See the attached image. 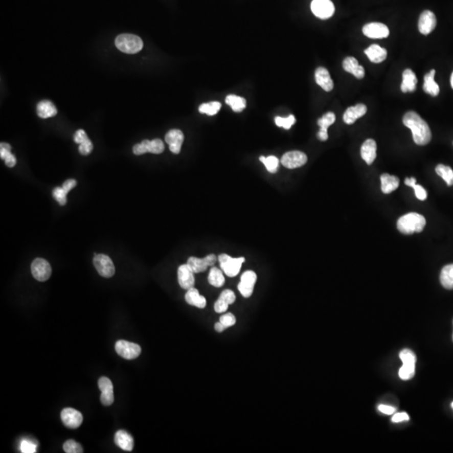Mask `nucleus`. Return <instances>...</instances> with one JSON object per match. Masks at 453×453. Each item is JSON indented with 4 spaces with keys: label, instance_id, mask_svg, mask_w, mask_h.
<instances>
[{
    "label": "nucleus",
    "instance_id": "17",
    "mask_svg": "<svg viewBox=\"0 0 453 453\" xmlns=\"http://www.w3.org/2000/svg\"><path fill=\"white\" fill-rule=\"evenodd\" d=\"M166 142L169 145L170 150L174 154H179L182 150L183 141H184V134L179 129H171L166 133Z\"/></svg>",
    "mask_w": 453,
    "mask_h": 453
},
{
    "label": "nucleus",
    "instance_id": "3",
    "mask_svg": "<svg viewBox=\"0 0 453 453\" xmlns=\"http://www.w3.org/2000/svg\"><path fill=\"white\" fill-rule=\"evenodd\" d=\"M115 46L126 54H135L141 52L144 44L141 37L131 34H122L115 39Z\"/></svg>",
    "mask_w": 453,
    "mask_h": 453
},
{
    "label": "nucleus",
    "instance_id": "40",
    "mask_svg": "<svg viewBox=\"0 0 453 453\" xmlns=\"http://www.w3.org/2000/svg\"><path fill=\"white\" fill-rule=\"evenodd\" d=\"M399 358L401 360L403 364H412L416 365V354L410 350V349H404L399 353Z\"/></svg>",
    "mask_w": 453,
    "mask_h": 453
},
{
    "label": "nucleus",
    "instance_id": "18",
    "mask_svg": "<svg viewBox=\"0 0 453 453\" xmlns=\"http://www.w3.org/2000/svg\"><path fill=\"white\" fill-rule=\"evenodd\" d=\"M315 82L326 92L332 91L333 88L332 82L330 73L327 69L324 67H318L315 73Z\"/></svg>",
    "mask_w": 453,
    "mask_h": 453
},
{
    "label": "nucleus",
    "instance_id": "23",
    "mask_svg": "<svg viewBox=\"0 0 453 453\" xmlns=\"http://www.w3.org/2000/svg\"><path fill=\"white\" fill-rule=\"evenodd\" d=\"M185 300L189 305L196 306L197 308L203 309L207 306L205 297L200 295L198 290L194 287L187 290V294L185 295Z\"/></svg>",
    "mask_w": 453,
    "mask_h": 453
},
{
    "label": "nucleus",
    "instance_id": "12",
    "mask_svg": "<svg viewBox=\"0 0 453 453\" xmlns=\"http://www.w3.org/2000/svg\"><path fill=\"white\" fill-rule=\"evenodd\" d=\"M61 421L64 425L70 429H77L79 427L83 421L81 412L73 408H65L61 411Z\"/></svg>",
    "mask_w": 453,
    "mask_h": 453
},
{
    "label": "nucleus",
    "instance_id": "46",
    "mask_svg": "<svg viewBox=\"0 0 453 453\" xmlns=\"http://www.w3.org/2000/svg\"><path fill=\"white\" fill-rule=\"evenodd\" d=\"M229 305L225 301L218 298L214 304V311L217 313H224L229 309Z\"/></svg>",
    "mask_w": 453,
    "mask_h": 453
},
{
    "label": "nucleus",
    "instance_id": "8",
    "mask_svg": "<svg viewBox=\"0 0 453 453\" xmlns=\"http://www.w3.org/2000/svg\"><path fill=\"white\" fill-rule=\"evenodd\" d=\"M115 350L119 356L129 360L134 359L141 353V346L124 340H119L116 343Z\"/></svg>",
    "mask_w": 453,
    "mask_h": 453
},
{
    "label": "nucleus",
    "instance_id": "57",
    "mask_svg": "<svg viewBox=\"0 0 453 453\" xmlns=\"http://www.w3.org/2000/svg\"><path fill=\"white\" fill-rule=\"evenodd\" d=\"M451 407H452V409H453V402H452V403H451Z\"/></svg>",
    "mask_w": 453,
    "mask_h": 453
},
{
    "label": "nucleus",
    "instance_id": "26",
    "mask_svg": "<svg viewBox=\"0 0 453 453\" xmlns=\"http://www.w3.org/2000/svg\"><path fill=\"white\" fill-rule=\"evenodd\" d=\"M381 190L384 194H389L394 192L399 187V180L397 176L383 174L380 176Z\"/></svg>",
    "mask_w": 453,
    "mask_h": 453
},
{
    "label": "nucleus",
    "instance_id": "50",
    "mask_svg": "<svg viewBox=\"0 0 453 453\" xmlns=\"http://www.w3.org/2000/svg\"><path fill=\"white\" fill-rule=\"evenodd\" d=\"M378 411L382 413L386 414V415H391L395 411V408L390 405H386V404H380L378 407Z\"/></svg>",
    "mask_w": 453,
    "mask_h": 453
},
{
    "label": "nucleus",
    "instance_id": "29",
    "mask_svg": "<svg viewBox=\"0 0 453 453\" xmlns=\"http://www.w3.org/2000/svg\"><path fill=\"white\" fill-rule=\"evenodd\" d=\"M436 71H431L430 73L425 74L424 77V85L423 89L426 94H430L432 96L437 97L440 93V87L437 82H435L434 77Z\"/></svg>",
    "mask_w": 453,
    "mask_h": 453
},
{
    "label": "nucleus",
    "instance_id": "42",
    "mask_svg": "<svg viewBox=\"0 0 453 453\" xmlns=\"http://www.w3.org/2000/svg\"><path fill=\"white\" fill-rule=\"evenodd\" d=\"M219 322L224 325V327L226 328H229V327H233V326L236 324L237 321L236 318H235V315L234 314L226 313V314L221 315Z\"/></svg>",
    "mask_w": 453,
    "mask_h": 453
},
{
    "label": "nucleus",
    "instance_id": "54",
    "mask_svg": "<svg viewBox=\"0 0 453 453\" xmlns=\"http://www.w3.org/2000/svg\"><path fill=\"white\" fill-rule=\"evenodd\" d=\"M214 328H215L216 332H219V333H221V332L225 331V329H227L226 327H224V325L222 324V323H220V322L216 323L215 326H214Z\"/></svg>",
    "mask_w": 453,
    "mask_h": 453
},
{
    "label": "nucleus",
    "instance_id": "43",
    "mask_svg": "<svg viewBox=\"0 0 453 453\" xmlns=\"http://www.w3.org/2000/svg\"><path fill=\"white\" fill-rule=\"evenodd\" d=\"M36 444L28 440H24L20 444V450L23 453L36 452Z\"/></svg>",
    "mask_w": 453,
    "mask_h": 453
},
{
    "label": "nucleus",
    "instance_id": "14",
    "mask_svg": "<svg viewBox=\"0 0 453 453\" xmlns=\"http://www.w3.org/2000/svg\"><path fill=\"white\" fill-rule=\"evenodd\" d=\"M194 274L188 264H182L177 270L178 282L180 287L184 290H189L194 287Z\"/></svg>",
    "mask_w": 453,
    "mask_h": 453
},
{
    "label": "nucleus",
    "instance_id": "56",
    "mask_svg": "<svg viewBox=\"0 0 453 453\" xmlns=\"http://www.w3.org/2000/svg\"><path fill=\"white\" fill-rule=\"evenodd\" d=\"M451 87H452V88H453V73L451 76Z\"/></svg>",
    "mask_w": 453,
    "mask_h": 453
},
{
    "label": "nucleus",
    "instance_id": "22",
    "mask_svg": "<svg viewBox=\"0 0 453 453\" xmlns=\"http://www.w3.org/2000/svg\"><path fill=\"white\" fill-rule=\"evenodd\" d=\"M376 142L372 139H369L363 144L361 147V156L368 165H371L374 162V160L376 159Z\"/></svg>",
    "mask_w": 453,
    "mask_h": 453
},
{
    "label": "nucleus",
    "instance_id": "47",
    "mask_svg": "<svg viewBox=\"0 0 453 453\" xmlns=\"http://www.w3.org/2000/svg\"><path fill=\"white\" fill-rule=\"evenodd\" d=\"M414 191H415V194H416V197L419 199V200H421V201H424L427 197V193H426V191H425L424 188H423L420 185H414L413 187Z\"/></svg>",
    "mask_w": 453,
    "mask_h": 453
},
{
    "label": "nucleus",
    "instance_id": "36",
    "mask_svg": "<svg viewBox=\"0 0 453 453\" xmlns=\"http://www.w3.org/2000/svg\"><path fill=\"white\" fill-rule=\"evenodd\" d=\"M259 161L264 164L265 168L269 172L276 173L278 170L280 162H279L277 157L274 156V155L268 157L261 156L259 158Z\"/></svg>",
    "mask_w": 453,
    "mask_h": 453
},
{
    "label": "nucleus",
    "instance_id": "5",
    "mask_svg": "<svg viewBox=\"0 0 453 453\" xmlns=\"http://www.w3.org/2000/svg\"><path fill=\"white\" fill-rule=\"evenodd\" d=\"M164 150H165V145L163 141L159 139H155L153 141L145 140L141 144L134 145L133 148V154L136 155H141L147 152H150L152 154H162Z\"/></svg>",
    "mask_w": 453,
    "mask_h": 453
},
{
    "label": "nucleus",
    "instance_id": "32",
    "mask_svg": "<svg viewBox=\"0 0 453 453\" xmlns=\"http://www.w3.org/2000/svg\"><path fill=\"white\" fill-rule=\"evenodd\" d=\"M225 101L227 104L230 106L234 112H242L246 108V100L242 97L229 95Z\"/></svg>",
    "mask_w": 453,
    "mask_h": 453
},
{
    "label": "nucleus",
    "instance_id": "16",
    "mask_svg": "<svg viewBox=\"0 0 453 453\" xmlns=\"http://www.w3.org/2000/svg\"><path fill=\"white\" fill-rule=\"evenodd\" d=\"M437 26V18L433 12L425 10L423 12L419 19V31L422 35H429Z\"/></svg>",
    "mask_w": 453,
    "mask_h": 453
},
{
    "label": "nucleus",
    "instance_id": "27",
    "mask_svg": "<svg viewBox=\"0 0 453 453\" xmlns=\"http://www.w3.org/2000/svg\"><path fill=\"white\" fill-rule=\"evenodd\" d=\"M36 111L38 116L41 119L54 117L57 115L56 106L49 100H43L38 103Z\"/></svg>",
    "mask_w": 453,
    "mask_h": 453
},
{
    "label": "nucleus",
    "instance_id": "13",
    "mask_svg": "<svg viewBox=\"0 0 453 453\" xmlns=\"http://www.w3.org/2000/svg\"><path fill=\"white\" fill-rule=\"evenodd\" d=\"M363 33L371 39H382L388 37L390 30L384 24L373 22L367 24L363 28Z\"/></svg>",
    "mask_w": 453,
    "mask_h": 453
},
{
    "label": "nucleus",
    "instance_id": "25",
    "mask_svg": "<svg viewBox=\"0 0 453 453\" xmlns=\"http://www.w3.org/2000/svg\"><path fill=\"white\" fill-rule=\"evenodd\" d=\"M115 442L119 447L124 451H130L133 450V439L130 435L125 431H118L115 434Z\"/></svg>",
    "mask_w": 453,
    "mask_h": 453
},
{
    "label": "nucleus",
    "instance_id": "49",
    "mask_svg": "<svg viewBox=\"0 0 453 453\" xmlns=\"http://www.w3.org/2000/svg\"><path fill=\"white\" fill-rule=\"evenodd\" d=\"M410 420V416L406 413H397L392 417L393 422L398 423L401 421H408Z\"/></svg>",
    "mask_w": 453,
    "mask_h": 453
},
{
    "label": "nucleus",
    "instance_id": "37",
    "mask_svg": "<svg viewBox=\"0 0 453 453\" xmlns=\"http://www.w3.org/2000/svg\"><path fill=\"white\" fill-rule=\"evenodd\" d=\"M416 365L412 364H403V366L400 368L399 371V378L403 380H409L413 378L416 372Z\"/></svg>",
    "mask_w": 453,
    "mask_h": 453
},
{
    "label": "nucleus",
    "instance_id": "31",
    "mask_svg": "<svg viewBox=\"0 0 453 453\" xmlns=\"http://www.w3.org/2000/svg\"><path fill=\"white\" fill-rule=\"evenodd\" d=\"M208 282L214 287H222L224 285L225 278L222 269L217 267H212L208 275Z\"/></svg>",
    "mask_w": 453,
    "mask_h": 453
},
{
    "label": "nucleus",
    "instance_id": "21",
    "mask_svg": "<svg viewBox=\"0 0 453 453\" xmlns=\"http://www.w3.org/2000/svg\"><path fill=\"white\" fill-rule=\"evenodd\" d=\"M343 66L347 73L353 74L358 79H362L363 77H365V68L358 64V61L354 57H352V56L346 57L343 62Z\"/></svg>",
    "mask_w": 453,
    "mask_h": 453
},
{
    "label": "nucleus",
    "instance_id": "30",
    "mask_svg": "<svg viewBox=\"0 0 453 453\" xmlns=\"http://www.w3.org/2000/svg\"><path fill=\"white\" fill-rule=\"evenodd\" d=\"M441 284L447 290H453V264L443 267L440 276Z\"/></svg>",
    "mask_w": 453,
    "mask_h": 453
},
{
    "label": "nucleus",
    "instance_id": "9",
    "mask_svg": "<svg viewBox=\"0 0 453 453\" xmlns=\"http://www.w3.org/2000/svg\"><path fill=\"white\" fill-rule=\"evenodd\" d=\"M31 272L34 278L38 281H47L52 275L51 264L46 259H35L31 264Z\"/></svg>",
    "mask_w": 453,
    "mask_h": 453
},
{
    "label": "nucleus",
    "instance_id": "7",
    "mask_svg": "<svg viewBox=\"0 0 453 453\" xmlns=\"http://www.w3.org/2000/svg\"><path fill=\"white\" fill-rule=\"evenodd\" d=\"M94 264L101 276L105 278H110L115 276V264L108 255H95L94 258Z\"/></svg>",
    "mask_w": 453,
    "mask_h": 453
},
{
    "label": "nucleus",
    "instance_id": "53",
    "mask_svg": "<svg viewBox=\"0 0 453 453\" xmlns=\"http://www.w3.org/2000/svg\"><path fill=\"white\" fill-rule=\"evenodd\" d=\"M205 259L206 261H207V263H208V265H209V266H213V265L216 264V262H217L218 258H217V256H216L215 255H213V254H212V255H208V256H206Z\"/></svg>",
    "mask_w": 453,
    "mask_h": 453
},
{
    "label": "nucleus",
    "instance_id": "38",
    "mask_svg": "<svg viewBox=\"0 0 453 453\" xmlns=\"http://www.w3.org/2000/svg\"><path fill=\"white\" fill-rule=\"evenodd\" d=\"M63 449L66 453H82L83 449L79 443L73 440H68L64 443Z\"/></svg>",
    "mask_w": 453,
    "mask_h": 453
},
{
    "label": "nucleus",
    "instance_id": "2",
    "mask_svg": "<svg viewBox=\"0 0 453 453\" xmlns=\"http://www.w3.org/2000/svg\"><path fill=\"white\" fill-rule=\"evenodd\" d=\"M425 218L416 213H407L399 217L397 222V229L404 234H412L421 233L425 228Z\"/></svg>",
    "mask_w": 453,
    "mask_h": 453
},
{
    "label": "nucleus",
    "instance_id": "41",
    "mask_svg": "<svg viewBox=\"0 0 453 453\" xmlns=\"http://www.w3.org/2000/svg\"><path fill=\"white\" fill-rule=\"evenodd\" d=\"M67 194L68 192L62 187H56L53 190V196H54V198L61 206L66 204V196H67Z\"/></svg>",
    "mask_w": 453,
    "mask_h": 453
},
{
    "label": "nucleus",
    "instance_id": "4",
    "mask_svg": "<svg viewBox=\"0 0 453 453\" xmlns=\"http://www.w3.org/2000/svg\"><path fill=\"white\" fill-rule=\"evenodd\" d=\"M220 267L222 272L229 277H235L240 272L242 264L245 262L243 257L233 258L226 254L218 256Z\"/></svg>",
    "mask_w": 453,
    "mask_h": 453
},
{
    "label": "nucleus",
    "instance_id": "28",
    "mask_svg": "<svg viewBox=\"0 0 453 453\" xmlns=\"http://www.w3.org/2000/svg\"><path fill=\"white\" fill-rule=\"evenodd\" d=\"M416 84H417V77L416 74L413 73V71L411 69H406L403 73V82H402L401 91L405 94L408 92H414L416 90Z\"/></svg>",
    "mask_w": 453,
    "mask_h": 453
},
{
    "label": "nucleus",
    "instance_id": "11",
    "mask_svg": "<svg viewBox=\"0 0 453 453\" xmlns=\"http://www.w3.org/2000/svg\"><path fill=\"white\" fill-rule=\"evenodd\" d=\"M307 162L306 154L302 151H289L281 158V164L285 168L296 169L304 166Z\"/></svg>",
    "mask_w": 453,
    "mask_h": 453
},
{
    "label": "nucleus",
    "instance_id": "51",
    "mask_svg": "<svg viewBox=\"0 0 453 453\" xmlns=\"http://www.w3.org/2000/svg\"><path fill=\"white\" fill-rule=\"evenodd\" d=\"M5 162L8 167L12 168V167H14V166H15V164H16V158H15L14 154L10 153V154H8L6 158H5Z\"/></svg>",
    "mask_w": 453,
    "mask_h": 453
},
{
    "label": "nucleus",
    "instance_id": "39",
    "mask_svg": "<svg viewBox=\"0 0 453 453\" xmlns=\"http://www.w3.org/2000/svg\"><path fill=\"white\" fill-rule=\"evenodd\" d=\"M295 123H296V118L294 115H290L287 118H276V125L278 127H282L285 129H290Z\"/></svg>",
    "mask_w": 453,
    "mask_h": 453
},
{
    "label": "nucleus",
    "instance_id": "35",
    "mask_svg": "<svg viewBox=\"0 0 453 453\" xmlns=\"http://www.w3.org/2000/svg\"><path fill=\"white\" fill-rule=\"evenodd\" d=\"M222 105L218 102H211V103H203L199 107V112L204 115L213 116L217 115Z\"/></svg>",
    "mask_w": 453,
    "mask_h": 453
},
{
    "label": "nucleus",
    "instance_id": "58",
    "mask_svg": "<svg viewBox=\"0 0 453 453\" xmlns=\"http://www.w3.org/2000/svg\"><path fill=\"white\" fill-rule=\"evenodd\" d=\"M452 341H453V333H452Z\"/></svg>",
    "mask_w": 453,
    "mask_h": 453
},
{
    "label": "nucleus",
    "instance_id": "20",
    "mask_svg": "<svg viewBox=\"0 0 453 453\" xmlns=\"http://www.w3.org/2000/svg\"><path fill=\"white\" fill-rule=\"evenodd\" d=\"M366 112H367V107L363 103L349 107L344 112V121L347 124H353L357 119L363 117Z\"/></svg>",
    "mask_w": 453,
    "mask_h": 453
},
{
    "label": "nucleus",
    "instance_id": "55",
    "mask_svg": "<svg viewBox=\"0 0 453 453\" xmlns=\"http://www.w3.org/2000/svg\"><path fill=\"white\" fill-rule=\"evenodd\" d=\"M404 183L406 186H409V187H413L414 185L416 184V178L411 177V178H406L405 180H404Z\"/></svg>",
    "mask_w": 453,
    "mask_h": 453
},
{
    "label": "nucleus",
    "instance_id": "10",
    "mask_svg": "<svg viewBox=\"0 0 453 453\" xmlns=\"http://www.w3.org/2000/svg\"><path fill=\"white\" fill-rule=\"evenodd\" d=\"M256 281H257V275L254 271H246L241 276L240 282L238 284V289L243 297L248 298L252 296Z\"/></svg>",
    "mask_w": 453,
    "mask_h": 453
},
{
    "label": "nucleus",
    "instance_id": "52",
    "mask_svg": "<svg viewBox=\"0 0 453 453\" xmlns=\"http://www.w3.org/2000/svg\"><path fill=\"white\" fill-rule=\"evenodd\" d=\"M77 186V182L74 179H69V180H65V183H63V187L64 189L66 191V192H70L71 190L73 189L74 187Z\"/></svg>",
    "mask_w": 453,
    "mask_h": 453
},
{
    "label": "nucleus",
    "instance_id": "19",
    "mask_svg": "<svg viewBox=\"0 0 453 453\" xmlns=\"http://www.w3.org/2000/svg\"><path fill=\"white\" fill-rule=\"evenodd\" d=\"M336 121V116L332 112H327L323 115V117L318 119V124L320 127V130L318 132V137L320 141H326L328 139L327 129Z\"/></svg>",
    "mask_w": 453,
    "mask_h": 453
},
{
    "label": "nucleus",
    "instance_id": "34",
    "mask_svg": "<svg viewBox=\"0 0 453 453\" xmlns=\"http://www.w3.org/2000/svg\"><path fill=\"white\" fill-rule=\"evenodd\" d=\"M436 172H437V175H440L446 182L447 186H449V187L452 186L453 171L450 166H444V165L440 164L436 167Z\"/></svg>",
    "mask_w": 453,
    "mask_h": 453
},
{
    "label": "nucleus",
    "instance_id": "45",
    "mask_svg": "<svg viewBox=\"0 0 453 453\" xmlns=\"http://www.w3.org/2000/svg\"><path fill=\"white\" fill-rule=\"evenodd\" d=\"M94 149V145L90 140H86L84 142L80 144L79 152L82 155H88Z\"/></svg>",
    "mask_w": 453,
    "mask_h": 453
},
{
    "label": "nucleus",
    "instance_id": "1",
    "mask_svg": "<svg viewBox=\"0 0 453 453\" xmlns=\"http://www.w3.org/2000/svg\"><path fill=\"white\" fill-rule=\"evenodd\" d=\"M403 123L412 131L414 142L416 145H425L432 141V131L427 123L414 111H409L404 115Z\"/></svg>",
    "mask_w": 453,
    "mask_h": 453
},
{
    "label": "nucleus",
    "instance_id": "24",
    "mask_svg": "<svg viewBox=\"0 0 453 453\" xmlns=\"http://www.w3.org/2000/svg\"><path fill=\"white\" fill-rule=\"evenodd\" d=\"M365 54L367 55L369 60L374 63H380L387 57V51L378 44H374L365 50Z\"/></svg>",
    "mask_w": 453,
    "mask_h": 453
},
{
    "label": "nucleus",
    "instance_id": "48",
    "mask_svg": "<svg viewBox=\"0 0 453 453\" xmlns=\"http://www.w3.org/2000/svg\"><path fill=\"white\" fill-rule=\"evenodd\" d=\"M86 140H88V137L86 135V132H85L83 129H79V130H77L75 134H74V141H75L77 144H82V143L86 141Z\"/></svg>",
    "mask_w": 453,
    "mask_h": 453
},
{
    "label": "nucleus",
    "instance_id": "44",
    "mask_svg": "<svg viewBox=\"0 0 453 453\" xmlns=\"http://www.w3.org/2000/svg\"><path fill=\"white\" fill-rule=\"evenodd\" d=\"M219 298L223 300L229 305L234 304L236 301V296L234 294V292L231 290H224L220 295Z\"/></svg>",
    "mask_w": 453,
    "mask_h": 453
},
{
    "label": "nucleus",
    "instance_id": "15",
    "mask_svg": "<svg viewBox=\"0 0 453 453\" xmlns=\"http://www.w3.org/2000/svg\"><path fill=\"white\" fill-rule=\"evenodd\" d=\"M98 386L102 392L100 397L102 404L105 406L111 405L115 401L114 386H112V382L107 377H102L98 380Z\"/></svg>",
    "mask_w": 453,
    "mask_h": 453
},
{
    "label": "nucleus",
    "instance_id": "6",
    "mask_svg": "<svg viewBox=\"0 0 453 453\" xmlns=\"http://www.w3.org/2000/svg\"><path fill=\"white\" fill-rule=\"evenodd\" d=\"M311 9L313 14L322 19H329L335 12L334 5L331 0H312Z\"/></svg>",
    "mask_w": 453,
    "mask_h": 453
},
{
    "label": "nucleus",
    "instance_id": "33",
    "mask_svg": "<svg viewBox=\"0 0 453 453\" xmlns=\"http://www.w3.org/2000/svg\"><path fill=\"white\" fill-rule=\"evenodd\" d=\"M187 264L194 273H201L207 270L209 265L206 261L205 258L199 259L196 257H190L187 260Z\"/></svg>",
    "mask_w": 453,
    "mask_h": 453
}]
</instances>
